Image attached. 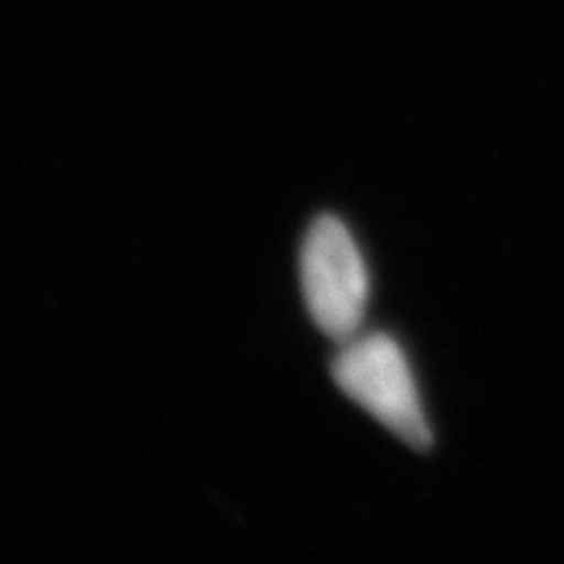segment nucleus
Listing matches in <instances>:
<instances>
[{
    "mask_svg": "<svg viewBox=\"0 0 564 564\" xmlns=\"http://www.w3.org/2000/svg\"><path fill=\"white\" fill-rule=\"evenodd\" d=\"M333 379L352 403L369 411L413 449L432 447L411 364L387 335L352 337L333 364Z\"/></svg>",
    "mask_w": 564,
    "mask_h": 564,
    "instance_id": "obj_1",
    "label": "nucleus"
},
{
    "mask_svg": "<svg viewBox=\"0 0 564 564\" xmlns=\"http://www.w3.org/2000/svg\"><path fill=\"white\" fill-rule=\"evenodd\" d=\"M301 285L316 327L335 343L352 340L369 306V270L350 230L333 215H322L308 228Z\"/></svg>",
    "mask_w": 564,
    "mask_h": 564,
    "instance_id": "obj_2",
    "label": "nucleus"
}]
</instances>
